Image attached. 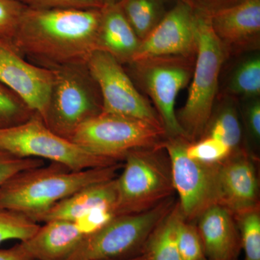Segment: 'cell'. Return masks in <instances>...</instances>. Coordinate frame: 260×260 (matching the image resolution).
<instances>
[{
  "mask_svg": "<svg viewBox=\"0 0 260 260\" xmlns=\"http://www.w3.org/2000/svg\"><path fill=\"white\" fill-rule=\"evenodd\" d=\"M102 10L27 7L12 47L34 64L47 69L87 64L91 54L98 50Z\"/></svg>",
  "mask_w": 260,
  "mask_h": 260,
  "instance_id": "obj_1",
  "label": "cell"
},
{
  "mask_svg": "<svg viewBox=\"0 0 260 260\" xmlns=\"http://www.w3.org/2000/svg\"><path fill=\"white\" fill-rule=\"evenodd\" d=\"M121 162L73 172L57 162L18 173L0 188V209L38 220L54 205L85 186L118 176Z\"/></svg>",
  "mask_w": 260,
  "mask_h": 260,
  "instance_id": "obj_2",
  "label": "cell"
},
{
  "mask_svg": "<svg viewBox=\"0 0 260 260\" xmlns=\"http://www.w3.org/2000/svg\"><path fill=\"white\" fill-rule=\"evenodd\" d=\"M197 14L198 51L194 72L185 104L177 112L178 122L190 143L204 134L218 97L220 71L228 59L209 17Z\"/></svg>",
  "mask_w": 260,
  "mask_h": 260,
  "instance_id": "obj_3",
  "label": "cell"
},
{
  "mask_svg": "<svg viewBox=\"0 0 260 260\" xmlns=\"http://www.w3.org/2000/svg\"><path fill=\"white\" fill-rule=\"evenodd\" d=\"M161 144L126 154L122 172L116 177V216L146 211L173 197L172 167Z\"/></svg>",
  "mask_w": 260,
  "mask_h": 260,
  "instance_id": "obj_4",
  "label": "cell"
},
{
  "mask_svg": "<svg viewBox=\"0 0 260 260\" xmlns=\"http://www.w3.org/2000/svg\"><path fill=\"white\" fill-rule=\"evenodd\" d=\"M195 58L150 56L135 59L126 64V73L135 86L153 103L166 138H186L178 122L175 105L179 92L190 83Z\"/></svg>",
  "mask_w": 260,
  "mask_h": 260,
  "instance_id": "obj_5",
  "label": "cell"
},
{
  "mask_svg": "<svg viewBox=\"0 0 260 260\" xmlns=\"http://www.w3.org/2000/svg\"><path fill=\"white\" fill-rule=\"evenodd\" d=\"M54 72L42 121L53 133L70 140L83 123L102 114V94L87 64L66 65Z\"/></svg>",
  "mask_w": 260,
  "mask_h": 260,
  "instance_id": "obj_6",
  "label": "cell"
},
{
  "mask_svg": "<svg viewBox=\"0 0 260 260\" xmlns=\"http://www.w3.org/2000/svg\"><path fill=\"white\" fill-rule=\"evenodd\" d=\"M175 203L171 197L146 211L117 215L97 232L85 236L65 260L125 259L140 255L150 234Z\"/></svg>",
  "mask_w": 260,
  "mask_h": 260,
  "instance_id": "obj_7",
  "label": "cell"
},
{
  "mask_svg": "<svg viewBox=\"0 0 260 260\" xmlns=\"http://www.w3.org/2000/svg\"><path fill=\"white\" fill-rule=\"evenodd\" d=\"M0 148L20 158L47 159L73 172L120 162L91 153L53 133L37 114L18 125L0 129Z\"/></svg>",
  "mask_w": 260,
  "mask_h": 260,
  "instance_id": "obj_8",
  "label": "cell"
},
{
  "mask_svg": "<svg viewBox=\"0 0 260 260\" xmlns=\"http://www.w3.org/2000/svg\"><path fill=\"white\" fill-rule=\"evenodd\" d=\"M165 138L164 130L145 121L102 113L80 126L70 141L91 153L121 162L130 150L156 146Z\"/></svg>",
  "mask_w": 260,
  "mask_h": 260,
  "instance_id": "obj_9",
  "label": "cell"
},
{
  "mask_svg": "<svg viewBox=\"0 0 260 260\" xmlns=\"http://www.w3.org/2000/svg\"><path fill=\"white\" fill-rule=\"evenodd\" d=\"M184 138H165V149L172 167L173 185L179 196L178 204L183 217L195 222L205 210L220 203L219 164H205L187 156Z\"/></svg>",
  "mask_w": 260,
  "mask_h": 260,
  "instance_id": "obj_10",
  "label": "cell"
},
{
  "mask_svg": "<svg viewBox=\"0 0 260 260\" xmlns=\"http://www.w3.org/2000/svg\"><path fill=\"white\" fill-rule=\"evenodd\" d=\"M87 66L102 94V113L138 119L164 130L152 103L135 86L123 65L112 56L95 50Z\"/></svg>",
  "mask_w": 260,
  "mask_h": 260,
  "instance_id": "obj_11",
  "label": "cell"
},
{
  "mask_svg": "<svg viewBox=\"0 0 260 260\" xmlns=\"http://www.w3.org/2000/svg\"><path fill=\"white\" fill-rule=\"evenodd\" d=\"M197 17V12L189 5L177 0L157 26L141 41L133 60L150 56L196 57Z\"/></svg>",
  "mask_w": 260,
  "mask_h": 260,
  "instance_id": "obj_12",
  "label": "cell"
},
{
  "mask_svg": "<svg viewBox=\"0 0 260 260\" xmlns=\"http://www.w3.org/2000/svg\"><path fill=\"white\" fill-rule=\"evenodd\" d=\"M54 70L26 61L14 48L0 42V82L44 119L54 81Z\"/></svg>",
  "mask_w": 260,
  "mask_h": 260,
  "instance_id": "obj_13",
  "label": "cell"
},
{
  "mask_svg": "<svg viewBox=\"0 0 260 260\" xmlns=\"http://www.w3.org/2000/svg\"><path fill=\"white\" fill-rule=\"evenodd\" d=\"M208 17L228 59L259 51L260 0H242Z\"/></svg>",
  "mask_w": 260,
  "mask_h": 260,
  "instance_id": "obj_14",
  "label": "cell"
},
{
  "mask_svg": "<svg viewBox=\"0 0 260 260\" xmlns=\"http://www.w3.org/2000/svg\"><path fill=\"white\" fill-rule=\"evenodd\" d=\"M256 158L249 149L233 153L219 164L220 203L233 215L259 207Z\"/></svg>",
  "mask_w": 260,
  "mask_h": 260,
  "instance_id": "obj_15",
  "label": "cell"
},
{
  "mask_svg": "<svg viewBox=\"0 0 260 260\" xmlns=\"http://www.w3.org/2000/svg\"><path fill=\"white\" fill-rule=\"evenodd\" d=\"M197 228L208 260H238L240 234L235 217L225 207L216 204L198 217Z\"/></svg>",
  "mask_w": 260,
  "mask_h": 260,
  "instance_id": "obj_16",
  "label": "cell"
},
{
  "mask_svg": "<svg viewBox=\"0 0 260 260\" xmlns=\"http://www.w3.org/2000/svg\"><path fill=\"white\" fill-rule=\"evenodd\" d=\"M40 225L37 232L21 243L34 260H65L85 237L75 222L53 220Z\"/></svg>",
  "mask_w": 260,
  "mask_h": 260,
  "instance_id": "obj_17",
  "label": "cell"
},
{
  "mask_svg": "<svg viewBox=\"0 0 260 260\" xmlns=\"http://www.w3.org/2000/svg\"><path fill=\"white\" fill-rule=\"evenodd\" d=\"M116 200V178L101 181L85 186L61 200L44 214L38 223H46L53 220L77 222L99 210H112L115 213Z\"/></svg>",
  "mask_w": 260,
  "mask_h": 260,
  "instance_id": "obj_18",
  "label": "cell"
},
{
  "mask_svg": "<svg viewBox=\"0 0 260 260\" xmlns=\"http://www.w3.org/2000/svg\"><path fill=\"white\" fill-rule=\"evenodd\" d=\"M98 34V50L105 51L121 64L134 59L139 49L140 39L123 13L119 3L103 8Z\"/></svg>",
  "mask_w": 260,
  "mask_h": 260,
  "instance_id": "obj_19",
  "label": "cell"
},
{
  "mask_svg": "<svg viewBox=\"0 0 260 260\" xmlns=\"http://www.w3.org/2000/svg\"><path fill=\"white\" fill-rule=\"evenodd\" d=\"M203 137L220 140L232 149L233 153L249 149L244 143V128L238 99L223 93L218 95Z\"/></svg>",
  "mask_w": 260,
  "mask_h": 260,
  "instance_id": "obj_20",
  "label": "cell"
},
{
  "mask_svg": "<svg viewBox=\"0 0 260 260\" xmlns=\"http://www.w3.org/2000/svg\"><path fill=\"white\" fill-rule=\"evenodd\" d=\"M182 218L177 201L147 239L142 253L147 260H182L177 246L178 225Z\"/></svg>",
  "mask_w": 260,
  "mask_h": 260,
  "instance_id": "obj_21",
  "label": "cell"
},
{
  "mask_svg": "<svg viewBox=\"0 0 260 260\" xmlns=\"http://www.w3.org/2000/svg\"><path fill=\"white\" fill-rule=\"evenodd\" d=\"M223 94L238 99L259 98L260 55L249 53L239 61L228 78Z\"/></svg>",
  "mask_w": 260,
  "mask_h": 260,
  "instance_id": "obj_22",
  "label": "cell"
},
{
  "mask_svg": "<svg viewBox=\"0 0 260 260\" xmlns=\"http://www.w3.org/2000/svg\"><path fill=\"white\" fill-rule=\"evenodd\" d=\"M119 4L140 41L148 37L167 13L165 0H121Z\"/></svg>",
  "mask_w": 260,
  "mask_h": 260,
  "instance_id": "obj_23",
  "label": "cell"
},
{
  "mask_svg": "<svg viewBox=\"0 0 260 260\" xmlns=\"http://www.w3.org/2000/svg\"><path fill=\"white\" fill-rule=\"evenodd\" d=\"M240 234L244 260H260V209H253L235 215Z\"/></svg>",
  "mask_w": 260,
  "mask_h": 260,
  "instance_id": "obj_24",
  "label": "cell"
},
{
  "mask_svg": "<svg viewBox=\"0 0 260 260\" xmlns=\"http://www.w3.org/2000/svg\"><path fill=\"white\" fill-rule=\"evenodd\" d=\"M35 114L20 97L0 82V129L18 125Z\"/></svg>",
  "mask_w": 260,
  "mask_h": 260,
  "instance_id": "obj_25",
  "label": "cell"
},
{
  "mask_svg": "<svg viewBox=\"0 0 260 260\" xmlns=\"http://www.w3.org/2000/svg\"><path fill=\"white\" fill-rule=\"evenodd\" d=\"M39 223L22 214L0 209V244L8 240H27L39 229Z\"/></svg>",
  "mask_w": 260,
  "mask_h": 260,
  "instance_id": "obj_26",
  "label": "cell"
},
{
  "mask_svg": "<svg viewBox=\"0 0 260 260\" xmlns=\"http://www.w3.org/2000/svg\"><path fill=\"white\" fill-rule=\"evenodd\" d=\"M185 150L189 158L209 164H220L233 153L227 145L211 137H203L196 141L188 142Z\"/></svg>",
  "mask_w": 260,
  "mask_h": 260,
  "instance_id": "obj_27",
  "label": "cell"
},
{
  "mask_svg": "<svg viewBox=\"0 0 260 260\" xmlns=\"http://www.w3.org/2000/svg\"><path fill=\"white\" fill-rule=\"evenodd\" d=\"M177 246L182 260H208L196 223L184 217L178 225Z\"/></svg>",
  "mask_w": 260,
  "mask_h": 260,
  "instance_id": "obj_28",
  "label": "cell"
},
{
  "mask_svg": "<svg viewBox=\"0 0 260 260\" xmlns=\"http://www.w3.org/2000/svg\"><path fill=\"white\" fill-rule=\"evenodd\" d=\"M26 8L19 0H0V42L12 47V41Z\"/></svg>",
  "mask_w": 260,
  "mask_h": 260,
  "instance_id": "obj_29",
  "label": "cell"
},
{
  "mask_svg": "<svg viewBox=\"0 0 260 260\" xmlns=\"http://www.w3.org/2000/svg\"><path fill=\"white\" fill-rule=\"evenodd\" d=\"M28 8L37 9H103L113 5L112 0H19Z\"/></svg>",
  "mask_w": 260,
  "mask_h": 260,
  "instance_id": "obj_30",
  "label": "cell"
},
{
  "mask_svg": "<svg viewBox=\"0 0 260 260\" xmlns=\"http://www.w3.org/2000/svg\"><path fill=\"white\" fill-rule=\"evenodd\" d=\"M44 165L42 159L20 158L0 148V188L18 173Z\"/></svg>",
  "mask_w": 260,
  "mask_h": 260,
  "instance_id": "obj_31",
  "label": "cell"
},
{
  "mask_svg": "<svg viewBox=\"0 0 260 260\" xmlns=\"http://www.w3.org/2000/svg\"><path fill=\"white\" fill-rule=\"evenodd\" d=\"M242 101V107L239 105V111L244 125L243 128L246 130L250 144L252 143V145L257 148L260 141V99L254 98Z\"/></svg>",
  "mask_w": 260,
  "mask_h": 260,
  "instance_id": "obj_32",
  "label": "cell"
},
{
  "mask_svg": "<svg viewBox=\"0 0 260 260\" xmlns=\"http://www.w3.org/2000/svg\"><path fill=\"white\" fill-rule=\"evenodd\" d=\"M200 14L210 16L213 13L238 4L242 0H181Z\"/></svg>",
  "mask_w": 260,
  "mask_h": 260,
  "instance_id": "obj_33",
  "label": "cell"
},
{
  "mask_svg": "<svg viewBox=\"0 0 260 260\" xmlns=\"http://www.w3.org/2000/svg\"><path fill=\"white\" fill-rule=\"evenodd\" d=\"M0 260H34L24 249L21 243L9 249H0Z\"/></svg>",
  "mask_w": 260,
  "mask_h": 260,
  "instance_id": "obj_34",
  "label": "cell"
},
{
  "mask_svg": "<svg viewBox=\"0 0 260 260\" xmlns=\"http://www.w3.org/2000/svg\"><path fill=\"white\" fill-rule=\"evenodd\" d=\"M102 260H147L146 256L144 254H142L140 255L134 256V257L129 258L125 259H102Z\"/></svg>",
  "mask_w": 260,
  "mask_h": 260,
  "instance_id": "obj_35",
  "label": "cell"
},
{
  "mask_svg": "<svg viewBox=\"0 0 260 260\" xmlns=\"http://www.w3.org/2000/svg\"><path fill=\"white\" fill-rule=\"evenodd\" d=\"M121 0H112L113 4H116V3H119Z\"/></svg>",
  "mask_w": 260,
  "mask_h": 260,
  "instance_id": "obj_36",
  "label": "cell"
}]
</instances>
